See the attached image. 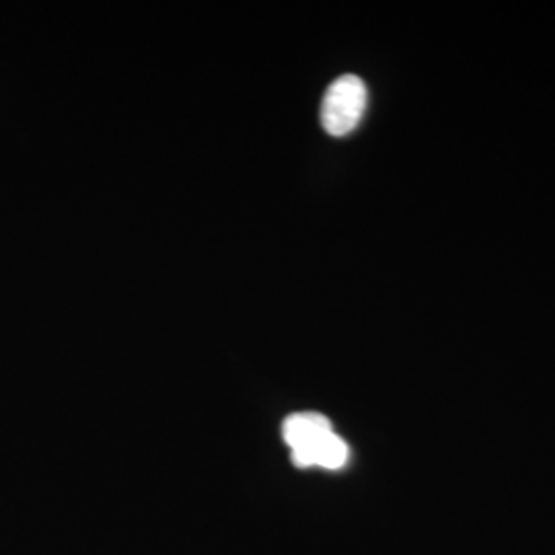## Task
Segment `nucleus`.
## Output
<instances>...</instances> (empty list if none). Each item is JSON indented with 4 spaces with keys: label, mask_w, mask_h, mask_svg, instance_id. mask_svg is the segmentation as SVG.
Masks as SVG:
<instances>
[{
    "label": "nucleus",
    "mask_w": 555,
    "mask_h": 555,
    "mask_svg": "<svg viewBox=\"0 0 555 555\" xmlns=\"http://www.w3.org/2000/svg\"><path fill=\"white\" fill-rule=\"evenodd\" d=\"M366 85L357 75H344L330 85L321 103V124L327 134L341 139L357 130L366 109Z\"/></svg>",
    "instance_id": "nucleus-1"
},
{
    "label": "nucleus",
    "mask_w": 555,
    "mask_h": 555,
    "mask_svg": "<svg viewBox=\"0 0 555 555\" xmlns=\"http://www.w3.org/2000/svg\"><path fill=\"white\" fill-rule=\"evenodd\" d=\"M350 456L348 444L337 437L336 433H330L327 437L319 438L311 447H305L300 451H293V461L297 467H323V469H339L346 465Z\"/></svg>",
    "instance_id": "nucleus-2"
},
{
    "label": "nucleus",
    "mask_w": 555,
    "mask_h": 555,
    "mask_svg": "<svg viewBox=\"0 0 555 555\" xmlns=\"http://www.w3.org/2000/svg\"><path fill=\"white\" fill-rule=\"evenodd\" d=\"M334 433L332 422L321 414L305 412V414H295L286 417L282 426V437L284 442L291 447V451H300L305 447H311L318 442L319 438L327 437Z\"/></svg>",
    "instance_id": "nucleus-3"
}]
</instances>
